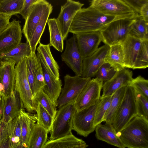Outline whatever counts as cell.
Returning a JSON list of instances; mask_svg holds the SVG:
<instances>
[{"instance_id":"cell-7","label":"cell","mask_w":148,"mask_h":148,"mask_svg":"<svg viewBox=\"0 0 148 148\" xmlns=\"http://www.w3.org/2000/svg\"><path fill=\"white\" fill-rule=\"evenodd\" d=\"M64 85L58 98L56 107L58 108L72 101H75L90 78L66 75L64 77Z\"/></svg>"},{"instance_id":"cell-18","label":"cell","mask_w":148,"mask_h":148,"mask_svg":"<svg viewBox=\"0 0 148 148\" xmlns=\"http://www.w3.org/2000/svg\"><path fill=\"white\" fill-rule=\"evenodd\" d=\"M37 54L41 64L45 84V86L42 89L56 106L57 100L62 89L61 80L60 79H56L41 56L38 52Z\"/></svg>"},{"instance_id":"cell-43","label":"cell","mask_w":148,"mask_h":148,"mask_svg":"<svg viewBox=\"0 0 148 148\" xmlns=\"http://www.w3.org/2000/svg\"><path fill=\"white\" fill-rule=\"evenodd\" d=\"M134 11L140 14V10L142 6L148 2V0H124Z\"/></svg>"},{"instance_id":"cell-22","label":"cell","mask_w":148,"mask_h":148,"mask_svg":"<svg viewBox=\"0 0 148 148\" xmlns=\"http://www.w3.org/2000/svg\"><path fill=\"white\" fill-rule=\"evenodd\" d=\"M142 40L129 35L122 44L125 68L132 69Z\"/></svg>"},{"instance_id":"cell-42","label":"cell","mask_w":148,"mask_h":148,"mask_svg":"<svg viewBox=\"0 0 148 148\" xmlns=\"http://www.w3.org/2000/svg\"><path fill=\"white\" fill-rule=\"evenodd\" d=\"M148 98V81L140 75L133 78L129 85Z\"/></svg>"},{"instance_id":"cell-17","label":"cell","mask_w":148,"mask_h":148,"mask_svg":"<svg viewBox=\"0 0 148 148\" xmlns=\"http://www.w3.org/2000/svg\"><path fill=\"white\" fill-rule=\"evenodd\" d=\"M110 49L109 46L105 44L92 55L84 59L82 77L91 78L95 76L99 68L105 63Z\"/></svg>"},{"instance_id":"cell-14","label":"cell","mask_w":148,"mask_h":148,"mask_svg":"<svg viewBox=\"0 0 148 148\" xmlns=\"http://www.w3.org/2000/svg\"><path fill=\"white\" fill-rule=\"evenodd\" d=\"M61 57L62 61L74 72L75 75L82 77L83 59L78 49L75 34L66 40L65 49Z\"/></svg>"},{"instance_id":"cell-36","label":"cell","mask_w":148,"mask_h":148,"mask_svg":"<svg viewBox=\"0 0 148 148\" xmlns=\"http://www.w3.org/2000/svg\"><path fill=\"white\" fill-rule=\"evenodd\" d=\"M25 0H0V13L16 15L21 11Z\"/></svg>"},{"instance_id":"cell-19","label":"cell","mask_w":148,"mask_h":148,"mask_svg":"<svg viewBox=\"0 0 148 148\" xmlns=\"http://www.w3.org/2000/svg\"><path fill=\"white\" fill-rule=\"evenodd\" d=\"M132 71L125 68L117 71L113 77L103 84V93L101 98L113 95L121 88L129 85L132 80Z\"/></svg>"},{"instance_id":"cell-25","label":"cell","mask_w":148,"mask_h":148,"mask_svg":"<svg viewBox=\"0 0 148 148\" xmlns=\"http://www.w3.org/2000/svg\"><path fill=\"white\" fill-rule=\"evenodd\" d=\"M105 62L110 64L116 71L125 68L122 45L117 44L110 47L109 51L105 59Z\"/></svg>"},{"instance_id":"cell-30","label":"cell","mask_w":148,"mask_h":148,"mask_svg":"<svg viewBox=\"0 0 148 148\" xmlns=\"http://www.w3.org/2000/svg\"><path fill=\"white\" fill-rule=\"evenodd\" d=\"M48 133L36 123L31 133L27 148H42L47 142Z\"/></svg>"},{"instance_id":"cell-21","label":"cell","mask_w":148,"mask_h":148,"mask_svg":"<svg viewBox=\"0 0 148 148\" xmlns=\"http://www.w3.org/2000/svg\"><path fill=\"white\" fill-rule=\"evenodd\" d=\"M95 136L99 140L119 148H125L119 137L117 135L112 124L106 122L101 123L96 127Z\"/></svg>"},{"instance_id":"cell-38","label":"cell","mask_w":148,"mask_h":148,"mask_svg":"<svg viewBox=\"0 0 148 148\" xmlns=\"http://www.w3.org/2000/svg\"><path fill=\"white\" fill-rule=\"evenodd\" d=\"M148 66V40H142L140 47L132 69H144Z\"/></svg>"},{"instance_id":"cell-15","label":"cell","mask_w":148,"mask_h":148,"mask_svg":"<svg viewBox=\"0 0 148 148\" xmlns=\"http://www.w3.org/2000/svg\"><path fill=\"white\" fill-rule=\"evenodd\" d=\"M15 61H0V92L5 98L12 94L15 86Z\"/></svg>"},{"instance_id":"cell-10","label":"cell","mask_w":148,"mask_h":148,"mask_svg":"<svg viewBox=\"0 0 148 148\" xmlns=\"http://www.w3.org/2000/svg\"><path fill=\"white\" fill-rule=\"evenodd\" d=\"M52 10L51 4L46 0H36L34 3L22 30L26 42H29L36 27L43 16Z\"/></svg>"},{"instance_id":"cell-12","label":"cell","mask_w":148,"mask_h":148,"mask_svg":"<svg viewBox=\"0 0 148 148\" xmlns=\"http://www.w3.org/2000/svg\"><path fill=\"white\" fill-rule=\"evenodd\" d=\"M84 5L79 1L67 0L66 2L61 6L60 13L56 19L64 41L67 37L75 15Z\"/></svg>"},{"instance_id":"cell-2","label":"cell","mask_w":148,"mask_h":148,"mask_svg":"<svg viewBox=\"0 0 148 148\" xmlns=\"http://www.w3.org/2000/svg\"><path fill=\"white\" fill-rule=\"evenodd\" d=\"M128 148H148V121L136 116L118 134Z\"/></svg>"},{"instance_id":"cell-29","label":"cell","mask_w":148,"mask_h":148,"mask_svg":"<svg viewBox=\"0 0 148 148\" xmlns=\"http://www.w3.org/2000/svg\"><path fill=\"white\" fill-rule=\"evenodd\" d=\"M126 87H122L112 95L110 106L104 115L103 121L112 124L123 99Z\"/></svg>"},{"instance_id":"cell-27","label":"cell","mask_w":148,"mask_h":148,"mask_svg":"<svg viewBox=\"0 0 148 148\" xmlns=\"http://www.w3.org/2000/svg\"><path fill=\"white\" fill-rule=\"evenodd\" d=\"M39 43L37 52L42 57L56 79H60L59 67L51 53L50 44L45 45L40 42Z\"/></svg>"},{"instance_id":"cell-8","label":"cell","mask_w":148,"mask_h":148,"mask_svg":"<svg viewBox=\"0 0 148 148\" xmlns=\"http://www.w3.org/2000/svg\"><path fill=\"white\" fill-rule=\"evenodd\" d=\"M89 1L90 6L105 15L121 18L133 17L139 14L124 0H92Z\"/></svg>"},{"instance_id":"cell-44","label":"cell","mask_w":148,"mask_h":148,"mask_svg":"<svg viewBox=\"0 0 148 148\" xmlns=\"http://www.w3.org/2000/svg\"><path fill=\"white\" fill-rule=\"evenodd\" d=\"M36 0H25L22 8L19 14L25 20L27 17L34 3Z\"/></svg>"},{"instance_id":"cell-9","label":"cell","mask_w":148,"mask_h":148,"mask_svg":"<svg viewBox=\"0 0 148 148\" xmlns=\"http://www.w3.org/2000/svg\"><path fill=\"white\" fill-rule=\"evenodd\" d=\"M100 99L94 105L80 111L75 110L73 118V130L78 134L86 137L95 130V114Z\"/></svg>"},{"instance_id":"cell-40","label":"cell","mask_w":148,"mask_h":148,"mask_svg":"<svg viewBox=\"0 0 148 148\" xmlns=\"http://www.w3.org/2000/svg\"><path fill=\"white\" fill-rule=\"evenodd\" d=\"M112 97V95L100 98L95 114L94 125L96 127L103 121L104 115L109 108Z\"/></svg>"},{"instance_id":"cell-39","label":"cell","mask_w":148,"mask_h":148,"mask_svg":"<svg viewBox=\"0 0 148 148\" xmlns=\"http://www.w3.org/2000/svg\"><path fill=\"white\" fill-rule=\"evenodd\" d=\"M134 89L137 116L148 121V98Z\"/></svg>"},{"instance_id":"cell-16","label":"cell","mask_w":148,"mask_h":148,"mask_svg":"<svg viewBox=\"0 0 148 148\" xmlns=\"http://www.w3.org/2000/svg\"><path fill=\"white\" fill-rule=\"evenodd\" d=\"M75 35L78 49L83 60L96 51L102 41V36L100 31Z\"/></svg>"},{"instance_id":"cell-13","label":"cell","mask_w":148,"mask_h":148,"mask_svg":"<svg viewBox=\"0 0 148 148\" xmlns=\"http://www.w3.org/2000/svg\"><path fill=\"white\" fill-rule=\"evenodd\" d=\"M21 22L15 19L0 33V56L15 48L21 42L22 30Z\"/></svg>"},{"instance_id":"cell-1","label":"cell","mask_w":148,"mask_h":148,"mask_svg":"<svg viewBox=\"0 0 148 148\" xmlns=\"http://www.w3.org/2000/svg\"><path fill=\"white\" fill-rule=\"evenodd\" d=\"M118 18H120L105 15L90 6L82 8L75 15L69 32L76 34L100 31L110 23Z\"/></svg>"},{"instance_id":"cell-37","label":"cell","mask_w":148,"mask_h":148,"mask_svg":"<svg viewBox=\"0 0 148 148\" xmlns=\"http://www.w3.org/2000/svg\"><path fill=\"white\" fill-rule=\"evenodd\" d=\"M34 100L36 108L37 104H40L51 116L54 118L57 110L56 106L42 89L37 93L34 97Z\"/></svg>"},{"instance_id":"cell-45","label":"cell","mask_w":148,"mask_h":148,"mask_svg":"<svg viewBox=\"0 0 148 148\" xmlns=\"http://www.w3.org/2000/svg\"><path fill=\"white\" fill-rule=\"evenodd\" d=\"M10 123L7 124L2 120H0V142L9 136Z\"/></svg>"},{"instance_id":"cell-26","label":"cell","mask_w":148,"mask_h":148,"mask_svg":"<svg viewBox=\"0 0 148 148\" xmlns=\"http://www.w3.org/2000/svg\"><path fill=\"white\" fill-rule=\"evenodd\" d=\"M31 48L29 42H21L15 48L10 51L1 55L0 61L12 60L15 61L16 64L25 57L29 56L31 54Z\"/></svg>"},{"instance_id":"cell-35","label":"cell","mask_w":148,"mask_h":148,"mask_svg":"<svg viewBox=\"0 0 148 148\" xmlns=\"http://www.w3.org/2000/svg\"><path fill=\"white\" fill-rule=\"evenodd\" d=\"M36 112L37 117L36 123L49 132L51 130L53 118L40 103L36 105Z\"/></svg>"},{"instance_id":"cell-47","label":"cell","mask_w":148,"mask_h":148,"mask_svg":"<svg viewBox=\"0 0 148 148\" xmlns=\"http://www.w3.org/2000/svg\"><path fill=\"white\" fill-rule=\"evenodd\" d=\"M140 15L146 22L148 23V2L142 6L140 10Z\"/></svg>"},{"instance_id":"cell-20","label":"cell","mask_w":148,"mask_h":148,"mask_svg":"<svg viewBox=\"0 0 148 148\" xmlns=\"http://www.w3.org/2000/svg\"><path fill=\"white\" fill-rule=\"evenodd\" d=\"M24 110L23 102L18 92L14 89L12 94L5 98L3 117L1 120L8 124L18 116L21 112Z\"/></svg>"},{"instance_id":"cell-33","label":"cell","mask_w":148,"mask_h":148,"mask_svg":"<svg viewBox=\"0 0 148 148\" xmlns=\"http://www.w3.org/2000/svg\"><path fill=\"white\" fill-rule=\"evenodd\" d=\"M10 123V148H14L21 144V129L20 115Z\"/></svg>"},{"instance_id":"cell-3","label":"cell","mask_w":148,"mask_h":148,"mask_svg":"<svg viewBox=\"0 0 148 148\" xmlns=\"http://www.w3.org/2000/svg\"><path fill=\"white\" fill-rule=\"evenodd\" d=\"M140 15L117 18L110 23L100 31L102 41L110 47L117 44L122 45L128 35L133 24Z\"/></svg>"},{"instance_id":"cell-6","label":"cell","mask_w":148,"mask_h":148,"mask_svg":"<svg viewBox=\"0 0 148 148\" xmlns=\"http://www.w3.org/2000/svg\"><path fill=\"white\" fill-rule=\"evenodd\" d=\"M26 57L15 66V90L18 92L24 108L29 113L36 112L34 98L27 79L26 73Z\"/></svg>"},{"instance_id":"cell-48","label":"cell","mask_w":148,"mask_h":148,"mask_svg":"<svg viewBox=\"0 0 148 148\" xmlns=\"http://www.w3.org/2000/svg\"><path fill=\"white\" fill-rule=\"evenodd\" d=\"M5 98L0 92V120L2 119Z\"/></svg>"},{"instance_id":"cell-41","label":"cell","mask_w":148,"mask_h":148,"mask_svg":"<svg viewBox=\"0 0 148 148\" xmlns=\"http://www.w3.org/2000/svg\"><path fill=\"white\" fill-rule=\"evenodd\" d=\"M116 71L110 64L105 62L98 69L95 78L105 82L111 79Z\"/></svg>"},{"instance_id":"cell-32","label":"cell","mask_w":148,"mask_h":148,"mask_svg":"<svg viewBox=\"0 0 148 148\" xmlns=\"http://www.w3.org/2000/svg\"><path fill=\"white\" fill-rule=\"evenodd\" d=\"M148 23L139 15L133 24L128 35L141 40H148Z\"/></svg>"},{"instance_id":"cell-4","label":"cell","mask_w":148,"mask_h":148,"mask_svg":"<svg viewBox=\"0 0 148 148\" xmlns=\"http://www.w3.org/2000/svg\"><path fill=\"white\" fill-rule=\"evenodd\" d=\"M137 115L135 90L128 85L126 87L123 99L112 123L117 135Z\"/></svg>"},{"instance_id":"cell-31","label":"cell","mask_w":148,"mask_h":148,"mask_svg":"<svg viewBox=\"0 0 148 148\" xmlns=\"http://www.w3.org/2000/svg\"><path fill=\"white\" fill-rule=\"evenodd\" d=\"M36 55V53L32 52L29 56L27 57L26 60L27 78L34 98L37 93L41 90L37 84L35 67L34 60Z\"/></svg>"},{"instance_id":"cell-24","label":"cell","mask_w":148,"mask_h":148,"mask_svg":"<svg viewBox=\"0 0 148 148\" xmlns=\"http://www.w3.org/2000/svg\"><path fill=\"white\" fill-rule=\"evenodd\" d=\"M22 144L27 147L29 138L37 121L36 114L22 110L20 114Z\"/></svg>"},{"instance_id":"cell-5","label":"cell","mask_w":148,"mask_h":148,"mask_svg":"<svg viewBox=\"0 0 148 148\" xmlns=\"http://www.w3.org/2000/svg\"><path fill=\"white\" fill-rule=\"evenodd\" d=\"M75 101L58 108L50 131V140H55L72 134L73 118L76 110Z\"/></svg>"},{"instance_id":"cell-11","label":"cell","mask_w":148,"mask_h":148,"mask_svg":"<svg viewBox=\"0 0 148 148\" xmlns=\"http://www.w3.org/2000/svg\"><path fill=\"white\" fill-rule=\"evenodd\" d=\"M103 82L96 78L88 82L75 102L76 110L80 111L94 105L101 98Z\"/></svg>"},{"instance_id":"cell-50","label":"cell","mask_w":148,"mask_h":148,"mask_svg":"<svg viewBox=\"0 0 148 148\" xmlns=\"http://www.w3.org/2000/svg\"><path fill=\"white\" fill-rule=\"evenodd\" d=\"M27 147L25 146L22 144H21L14 148H27Z\"/></svg>"},{"instance_id":"cell-28","label":"cell","mask_w":148,"mask_h":148,"mask_svg":"<svg viewBox=\"0 0 148 148\" xmlns=\"http://www.w3.org/2000/svg\"><path fill=\"white\" fill-rule=\"evenodd\" d=\"M50 34V45L61 52L64 49V40L58 26L56 19L51 18L47 22Z\"/></svg>"},{"instance_id":"cell-23","label":"cell","mask_w":148,"mask_h":148,"mask_svg":"<svg viewBox=\"0 0 148 148\" xmlns=\"http://www.w3.org/2000/svg\"><path fill=\"white\" fill-rule=\"evenodd\" d=\"M88 146L84 141L72 134L56 140H50L42 148H86Z\"/></svg>"},{"instance_id":"cell-49","label":"cell","mask_w":148,"mask_h":148,"mask_svg":"<svg viewBox=\"0 0 148 148\" xmlns=\"http://www.w3.org/2000/svg\"><path fill=\"white\" fill-rule=\"evenodd\" d=\"M10 140L9 136L0 142V148H10Z\"/></svg>"},{"instance_id":"cell-34","label":"cell","mask_w":148,"mask_h":148,"mask_svg":"<svg viewBox=\"0 0 148 148\" xmlns=\"http://www.w3.org/2000/svg\"><path fill=\"white\" fill-rule=\"evenodd\" d=\"M52 12L50 11L47 13L36 27L33 34L29 42L32 52L35 53L37 45L40 42V38L44 31L49 17Z\"/></svg>"},{"instance_id":"cell-46","label":"cell","mask_w":148,"mask_h":148,"mask_svg":"<svg viewBox=\"0 0 148 148\" xmlns=\"http://www.w3.org/2000/svg\"><path fill=\"white\" fill-rule=\"evenodd\" d=\"M13 15L12 14L0 13V33L9 25L10 20Z\"/></svg>"}]
</instances>
